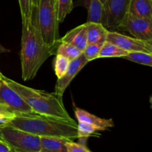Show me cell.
<instances>
[{
  "mask_svg": "<svg viewBox=\"0 0 152 152\" xmlns=\"http://www.w3.org/2000/svg\"><path fill=\"white\" fill-rule=\"evenodd\" d=\"M20 59L24 80L34 78L42 64L56 49L45 43L33 16L32 19H22Z\"/></svg>",
  "mask_w": 152,
  "mask_h": 152,
  "instance_id": "1",
  "label": "cell"
},
{
  "mask_svg": "<svg viewBox=\"0 0 152 152\" xmlns=\"http://www.w3.org/2000/svg\"><path fill=\"white\" fill-rule=\"evenodd\" d=\"M1 79L14 89L37 115L74 122L64 105L62 97L55 92L31 88L8 78L2 74Z\"/></svg>",
  "mask_w": 152,
  "mask_h": 152,
  "instance_id": "2",
  "label": "cell"
},
{
  "mask_svg": "<svg viewBox=\"0 0 152 152\" xmlns=\"http://www.w3.org/2000/svg\"><path fill=\"white\" fill-rule=\"evenodd\" d=\"M8 125L42 137L74 140L77 138V123L40 115L16 116Z\"/></svg>",
  "mask_w": 152,
  "mask_h": 152,
  "instance_id": "3",
  "label": "cell"
},
{
  "mask_svg": "<svg viewBox=\"0 0 152 152\" xmlns=\"http://www.w3.org/2000/svg\"><path fill=\"white\" fill-rule=\"evenodd\" d=\"M0 139L7 143L13 152H39L40 137L13 128H0Z\"/></svg>",
  "mask_w": 152,
  "mask_h": 152,
  "instance_id": "4",
  "label": "cell"
},
{
  "mask_svg": "<svg viewBox=\"0 0 152 152\" xmlns=\"http://www.w3.org/2000/svg\"><path fill=\"white\" fill-rule=\"evenodd\" d=\"M118 30L128 31L134 38L152 43V19L126 13Z\"/></svg>",
  "mask_w": 152,
  "mask_h": 152,
  "instance_id": "5",
  "label": "cell"
},
{
  "mask_svg": "<svg viewBox=\"0 0 152 152\" xmlns=\"http://www.w3.org/2000/svg\"><path fill=\"white\" fill-rule=\"evenodd\" d=\"M0 106L5 107L16 116L37 115L23 98L2 79L0 81Z\"/></svg>",
  "mask_w": 152,
  "mask_h": 152,
  "instance_id": "6",
  "label": "cell"
},
{
  "mask_svg": "<svg viewBox=\"0 0 152 152\" xmlns=\"http://www.w3.org/2000/svg\"><path fill=\"white\" fill-rule=\"evenodd\" d=\"M106 41L114 43L127 52H143L152 54V43L138 40L117 31H108Z\"/></svg>",
  "mask_w": 152,
  "mask_h": 152,
  "instance_id": "7",
  "label": "cell"
},
{
  "mask_svg": "<svg viewBox=\"0 0 152 152\" xmlns=\"http://www.w3.org/2000/svg\"><path fill=\"white\" fill-rule=\"evenodd\" d=\"M130 0H106L103 4L104 26L112 30H118V27L128 12Z\"/></svg>",
  "mask_w": 152,
  "mask_h": 152,
  "instance_id": "8",
  "label": "cell"
},
{
  "mask_svg": "<svg viewBox=\"0 0 152 152\" xmlns=\"http://www.w3.org/2000/svg\"><path fill=\"white\" fill-rule=\"evenodd\" d=\"M88 61L85 58L84 55L82 54L76 59L70 62L69 66L66 73L61 78L57 79L55 85V93L59 96L63 97V94L73 79L77 76V75L83 69V67L88 63Z\"/></svg>",
  "mask_w": 152,
  "mask_h": 152,
  "instance_id": "9",
  "label": "cell"
},
{
  "mask_svg": "<svg viewBox=\"0 0 152 152\" xmlns=\"http://www.w3.org/2000/svg\"><path fill=\"white\" fill-rule=\"evenodd\" d=\"M59 42L69 43L83 52L88 44L86 23L79 25L67 32L66 34L59 40Z\"/></svg>",
  "mask_w": 152,
  "mask_h": 152,
  "instance_id": "10",
  "label": "cell"
},
{
  "mask_svg": "<svg viewBox=\"0 0 152 152\" xmlns=\"http://www.w3.org/2000/svg\"><path fill=\"white\" fill-rule=\"evenodd\" d=\"M75 116L78 122H84L87 123L94 125L99 128H102L103 131H105L107 128H112L114 126V122L111 119H102L99 118L95 115L88 113L86 110L80 108H75L74 110Z\"/></svg>",
  "mask_w": 152,
  "mask_h": 152,
  "instance_id": "11",
  "label": "cell"
},
{
  "mask_svg": "<svg viewBox=\"0 0 152 152\" xmlns=\"http://www.w3.org/2000/svg\"><path fill=\"white\" fill-rule=\"evenodd\" d=\"M88 43H104L108 30L101 23L86 22Z\"/></svg>",
  "mask_w": 152,
  "mask_h": 152,
  "instance_id": "12",
  "label": "cell"
},
{
  "mask_svg": "<svg viewBox=\"0 0 152 152\" xmlns=\"http://www.w3.org/2000/svg\"><path fill=\"white\" fill-rule=\"evenodd\" d=\"M128 13L152 19V0H130Z\"/></svg>",
  "mask_w": 152,
  "mask_h": 152,
  "instance_id": "13",
  "label": "cell"
},
{
  "mask_svg": "<svg viewBox=\"0 0 152 152\" xmlns=\"http://www.w3.org/2000/svg\"><path fill=\"white\" fill-rule=\"evenodd\" d=\"M68 140L56 137H40L39 152H68L66 142Z\"/></svg>",
  "mask_w": 152,
  "mask_h": 152,
  "instance_id": "14",
  "label": "cell"
},
{
  "mask_svg": "<svg viewBox=\"0 0 152 152\" xmlns=\"http://www.w3.org/2000/svg\"><path fill=\"white\" fill-rule=\"evenodd\" d=\"M86 7L88 10L87 22H96L104 25V7L100 0H88Z\"/></svg>",
  "mask_w": 152,
  "mask_h": 152,
  "instance_id": "15",
  "label": "cell"
},
{
  "mask_svg": "<svg viewBox=\"0 0 152 152\" xmlns=\"http://www.w3.org/2000/svg\"><path fill=\"white\" fill-rule=\"evenodd\" d=\"M129 52H126L123 49H120L114 43L105 41L102 44L97 58H123L126 56Z\"/></svg>",
  "mask_w": 152,
  "mask_h": 152,
  "instance_id": "16",
  "label": "cell"
},
{
  "mask_svg": "<svg viewBox=\"0 0 152 152\" xmlns=\"http://www.w3.org/2000/svg\"><path fill=\"white\" fill-rule=\"evenodd\" d=\"M98 131H103V130L87 122H78L77 123V138L80 141H84V143L88 137H91Z\"/></svg>",
  "mask_w": 152,
  "mask_h": 152,
  "instance_id": "17",
  "label": "cell"
},
{
  "mask_svg": "<svg viewBox=\"0 0 152 152\" xmlns=\"http://www.w3.org/2000/svg\"><path fill=\"white\" fill-rule=\"evenodd\" d=\"M56 54L62 55V56L68 58L70 61H71L78 58L80 55L83 54V52L79 50L75 46H72L69 43L59 42V45L56 48Z\"/></svg>",
  "mask_w": 152,
  "mask_h": 152,
  "instance_id": "18",
  "label": "cell"
},
{
  "mask_svg": "<svg viewBox=\"0 0 152 152\" xmlns=\"http://www.w3.org/2000/svg\"><path fill=\"white\" fill-rule=\"evenodd\" d=\"M123 58L142 65L148 66H152V54L150 53L143 52H129Z\"/></svg>",
  "mask_w": 152,
  "mask_h": 152,
  "instance_id": "19",
  "label": "cell"
},
{
  "mask_svg": "<svg viewBox=\"0 0 152 152\" xmlns=\"http://www.w3.org/2000/svg\"><path fill=\"white\" fill-rule=\"evenodd\" d=\"M56 12H57L58 21L62 22L67 15L71 13L74 8L73 0H56Z\"/></svg>",
  "mask_w": 152,
  "mask_h": 152,
  "instance_id": "20",
  "label": "cell"
},
{
  "mask_svg": "<svg viewBox=\"0 0 152 152\" xmlns=\"http://www.w3.org/2000/svg\"><path fill=\"white\" fill-rule=\"evenodd\" d=\"M71 61L61 55H56L53 61V68L57 79L61 78L66 73Z\"/></svg>",
  "mask_w": 152,
  "mask_h": 152,
  "instance_id": "21",
  "label": "cell"
},
{
  "mask_svg": "<svg viewBox=\"0 0 152 152\" xmlns=\"http://www.w3.org/2000/svg\"><path fill=\"white\" fill-rule=\"evenodd\" d=\"M102 44L103 43H88L83 54L88 62L97 59Z\"/></svg>",
  "mask_w": 152,
  "mask_h": 152,
  "instance_id": "22",
  "label": "cell"
},
{
  "mask_svg": "<svg viewBox=\"0 0 152 152\" xmlns=\"http://www.w3.org/2000/svg\"><path fill=\"white\" fill-rule=\"evenodd\" d=\"M22 19H32L34 14L31 0H19Z\"/></svg>",
  "mask_w": 152,
  "mask_h": 152,
  "instance_id": "23",
  "label": "cell"
},
{
  "mask_svg": "<svg viewBox=\"0 0 152 152\" xmlns=\"http://www.w3.org/2000/svg\"><path fill=\"white\" fill-rule=\"evenodd\" d=\"M16 116L15 113L10 112L5 107L0 106V128L8 125Z\"/></svg>",
  "mask_w": 152,
  "mask_h": 152,
  "instance_id": "24",
  "label": "cell"
},
{
  "mask_svg": "<svg viewBox=\"0 0 152 152\" xmlns=\"http://www.w3.org/2000/svg\"><path fill=\"white\" fill-rule=\"evenodd\" d=\"M68 152H91L86 148V145L74 142L73 140H68L66 142Z\"/></svg>",
  "mask_w": 152,
  "mask_h": 152,
  "instance_id": "25",
  "label": "cell"
},
{
  "mask_svg": "<svg viewBox=\"0 0 152 152\" xmlns=\"http://www.w3.org/2000/svg\"><path fill=\"white\" fill-rule=\"evenodd\" d=\"M0 152H13L10 146L4 142V141L0 139Z\"/></svg>",
  "mask_w": 152,
  "mask_h": 152,
  "instance_id": "26",
  "label": "cell"
},
{
  "mask_svg": "<svg viewBox=\"0 0 152 152\" xmlns=\"http://www.w3.org/2000/svg\"><path fill=\"white\" fill-rule=\"evenodd\" d=\"M31 2H32V5H33V7H34V9H37L39 5V0H31Z\"/></svg>",
  "mask_w": 152,
  "mask_h": 152,
  "instance_id": "27",
  "label": "cell"
},
{
  "mask_svg": "<svg viewBox=\"0 0 152 152\" xmlns=\"http://www.w3.org/2000/svg\"><path fill=\"white\" fill-rule=\"evenodd\" d=\"M10 52V51H9V49H5V48H4V46H1V43H0V54L6 53V52Z\"/></svg>",
  "mask_w": 152,
  "mask_h": 152,
  "instance_id": "28",
  "label": "cell"
},
{
  "mask_svg": "<svg viewBox=\"0 0 152 152\" xmlns=\"http://www.w3.org/2000/svg\"><path fill=\"white\" fill-rule=\"evenodd\" d=\"M100 1L102 3V4H104V3H105V1H106V0H100Z\"/></svg>",
  "mask_w": 152,
  "mask_h": 152,
  "instance_id": "29",
  "label": "cell"
},
{
  "mask_svg": "<svg viewBox=\"0 0 152 152\" xmlns=\"http://www.w3.org/2000/svg\"><path fill=\"white\" fill-rule=\"evenodd\" d=\"M1 75H2V73L0 72V80H1Z\"/></svg>",
  "mask_w": 152,
  "mask_h": 152,
  "instance_id": "30",
  "label": "cell"
},
{
  "mask_svg": "<svg viewBox=\"0 0 152 152\" xmlns=\"http://www.w3.org/2000/svg\"><path fill=\"white\" fill-rule=\"evenodd\" d=\"M56 1V0H55V1Z\"/></svg>",
  "mask_w": 152,
  "mask_h": 152,
  "instance_id": "31",
  "label": "cell"
},
{
  "mask_svg": "<svg viewBox=\"0 0 152 152\" xmlns=\"http://www.w3.org/2000/svg\"><path fill=\"white\" fill-rule=\"evenodd\" d=\"M0 81H1V80H0Z\"/></svg>",
  "mask_w": 152,
  "mask_h": 152,
  "instance_id": "32",
  "label": "cell"
}]
</instances>
